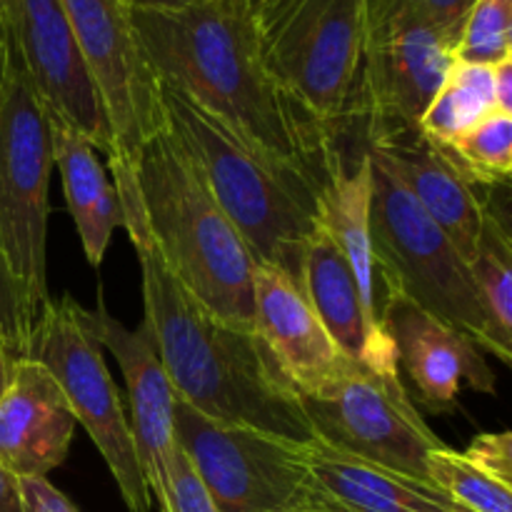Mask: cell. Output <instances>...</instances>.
Segmentation results:
<instances>
[{
  "label": "cell",
  "mask_w": 512,
  "mask_h": 512,
  "mask_svg": "<svg viewBox=\"0 0 512 512\" xmlns=\"http://www.w3.org/2000/svg\"><path fill=\"white\" fill-rule=\"evenodd\" d=\"M108 168L123 205V228L138 255L143 320L153 333L175 398L218 423L310 443L313 430L298 393L258 335L215 318L160 258L140 205L133 163L110 158Z\"/></svg>",
  "instance_id": "6da1fadb"
},
{
  "label": "cell",
  "mask_w": 512,
  "mask_h": 512,
  "mask_svg": "<svg viewBox=\"0 0 512 512\" xmlns=\"http://www.w3.org/2000/svg\"><path fill=\"white\" fill-rule=\"evenodd\" d=\"M150 68L275 158L325 188L343 160L338 135L310 118L260 58L250 0H200L178 10H130Z\"/></svg>",
  "instance_id": "7a4b0ae2"
},
{
  "label": "cell",
  "mask_w": 512,
  "mask_h": 512,
  "mask_svg": "<svg viewBox=\"0 0 512 512\" xmlns=\"http://www.w3.org/2000/svg\"><path fill=\"white\" fill-rule=\"evenodd\" d=\"M160 103L165 125L238 228L255 263L278 268L298 285L305 243L320 225L323 185L235 133L168 80H160Z\"/></svg>",
  "instance_id": "3957f363"
},
{
  "label": "cell",
  "mask_w": 512,
  "mask_h": 512,
  "mask_svg": "<svg viewBox=\"0 0 512 512\" xmlns=\"http://www.w3.org/2000/svg\"><path fill=\"white\" fill-rule=\"evenodd\" d=\"M150 235L175 278L205 310L253 330L255 260L173 130H155L133 158Z\"/></svg>",
  "instance_id": "277c9868"
},
{
  "label": "cell",
  "mask_w": 512,
  "mask_h": 512,
  "mask_svg": "<svg viewBox=\"0 0 512 512\" xmlns=\"http://www.w3.org/2000/svg\"><path fill=\"white\" fill-rule=\"evenodd\" d=\"M260 58L275 83L323 128L353 118L365 40V0H260Z\"/></svg>",
  "instance_id": "5b68a950"
},
{
  "label": "cell",
  "mask_w": 512,
  "mask_h": 512,
  "mask_svg": "<svg viewBox=\"0 0 512 512\" xmlns=\"http://www.w3.org/2000/svg\"><path fill=\"white\" fill-rule=\"evenodd\" d=\"M368 160L370 238L383 293L398 290L490 353L488 323L468 263L395 175L370 155Z\"/></svg>",
  "instance_id": "8992f818"
},
{
  "label": "cell",
  "mask_w": 512,
  "mask_h": 512,
  "mask_svg": "<svg viewBox=\"0 0 512 512\" xmlns=\"http://www.w3.org/2000/svg\"><path fill=\"white\" fill-rule=\"evenodd\" d=\"M53 140L18 48L0 83V245L23 293L30 330L48 295V188Z\"/></svg>",
  "instance_id": "52a82bcc"
},
{
  "label": "cell",
  "mask_w": 512,
  "mask_h": 512,
  "mask_svg": "<svg viewBox=\"0 0 512 512\" xmlns=\"http://www.w3.org/2000/svg\"><path fill=\"white\" fill-rule=\"evenodd\" d=\"M313 438L340 453L428 480V455L443 440L420 418L400 368L350 360L330 383L300 398Z\"/></svg>",
  "instance_id": "ba28073f"
},
{
  "label": "cell",
  "mask_w": 512,
  "mask_h": 512,
  "mask_svg": "<svg viewBox=\"0 0 512 512\" xmlns=\"http://www.w3.org/2000/svg\"><path fill=\"white\" fill-rule=\"evenodd\" d=\"M25 358L38 360L50 370L73 410L75 423L83 425L103 455L128 510L150 512L153 498L140 470L128 415L103 360V348L80 320V303L70 295L50 298L30 330Z\"/></svg>",
  "instance_id": "9c48e42d"
},
{
  "label": "cell",
  "mask_w": 512,
  "mask_h": 512,
  "mask_svg": "<svg viewBox=\"0 0 512 512\" xmlns=\"http://www.w3.org/2000/svg\"><path fill=\"white\" fill-rule=\"evenodd\" d=\"M453 38L418 0H365V40L353 120L375 130L418 128L453 68Z\"/></svg>",
  "instance_id": "30bf717a"
},
{
  "label": "cell",
  "mask_w": 512,
  "mask_h": 512,
  "mask_svg": "<svg viewBox=\"0 0 512 512\" xmlns=\"http://www.w3.org/2000/svg\"><path fill=\"white\" fill-rule=\"evenodd\" d=\"M175 440L218 512H283L308 490L305 443L218 423L178 398Z\"/></svg>",
  "instance_id": "8fae6325"
},
{
  "label": "cell",
  "mask_w": 512,
  "mask_h": 512,
  "mask_svg": "<svg viewBox=\"0 0 512 512\" xmlns=\"http://www.w3.org/2000/svg\"><path fill=\"white\" fill-rule=\"evenodd\" d=\"M103 98L113 130L110 158L130 160L165 125L160 78L150 68L123 0H60ZM108 158V160H110Z\"/></svg>",
  "instance_id": "7c38bea8"
},
{
  "label": "cell",
  "mask_w": 512,
  "mask_h": 512,
  "mask_svg": "<svg viewBox=\"0 0 512 512\" xmlns=\"http://www.w3.org/2000/svg\"><path fill=\"white\" fill-rule=\"evenodd\" d=\"M20 65L50 118L110 158L113 130L60 0H5Z\"/></svg>",
  "instance_id": "4fadbf2b"
},
{
  "label": "cell",
  "mask_w": 512,
  "mask_h": 512,
  "mask_svg": "<svg viewBox=\"0 0 512 512\" xmlns=\"http://www.w3.org/2000/svg\"><path fill=\"white\" fill-rule=\"evenodd\" d=\"M80 320L93 333L100 348L113 353L123 373L130 400L128 423L133 430L135 453L150 498L160 503L168 493V475L178 453V440H175V390L155 348L153 333L145 320L130 330L105 310L103 300L95 310L80 305Z\"/></svg>",
  "instance_id": "5bb4252c"
},
{
  "label": "cell",
  "mask_w": 512,
  "mask_h": 512,
  "mask_svg": "<svg viewBox=\"0 0 512 512\" xmlns=\"http://www.w3.org/2000/svg\"><path fill=\"white\" fill-rule=\"evenodd\" d=\"M383 325L393 338L398 368L408 373L420 403L433 413H453L463 383L478 393L498 390L478 345L398 290L383 293Z\"/></svg>",
  "instance_id": "9a60e30c"
},
{
  "label": "cell",
  "mask_w": 512,
  "mask_h": 512,
  "mask_svg": "<svg viewBox=\"0 0 512 512\" xmlns=\"http://www.w3.org/2000/svg\"><path fill=\"white\" fill-rule=\"evenodd\" d=\"M365 153L395 175L415 203L450 238L465 263L478 250L485 205L473 183L450 163L443 148L430 143L418 128L375 130L365 138Z\"/></svg>",
  "instance_id": "2e32d148"
},
{
  "label": "cell",
  "mask_w": 512,
  "mask_h": 512,
  "mask_svg": "<svg viewBox=\"0 0 512 512\" xmlns=\"http://www.w3.org/2000/svg\"><path fill=\"white\" fill-rule=\"evenodd\" d=\"M253 330L298 398L313 395L348 363L303 290L270 265L255 263Z\"/></svg>",
  "instance_id": "e0dca14e"
},
{
  "label": "cell",
  "mask_w": 512,
  "mask_h": 512,
  "mask_svg": "<svg viewBox=\"0 0 512 512\" xmlns=\"http://www.w3.org/2000/svg\"><path fill=\"white\" fill-rule=\"evenodd\" d=\"M78 423L50 370L13 360L0 393V465L15 478H48L65 463Z\"/></svg>",
  "instance_id": "ac0fdd59"
},
{
  "label": "cell",
  "mask_w": 512,
  "mask_h": 512,
  "mask_svg": "<svg viewBox=\"0 0 512 512\" xmlns=\"http://www.w3.org/2000/svg\"><path fill=\"white\" fill-rule=\"evenodd\" d=\"M298 285L345 358L375 368H398L393 338L373 323L348 260L323 225L305 243Z\"/></svg>",
  "instance_id": "d6986e66"
},
{
  "label": "cell",
  "mask_w": 512,
  "mask_h": 512,
  "mask_svg": "<svg viewBox=\"0 0 512 512\" xmlns=\"http://www.w3.org/2000/svg\"><path fill=\"white\" fill-rule=\"evenodd\" d=\"M310 488L348 512H463L428 480L340 453L313 438L303 445Z\"/></svg>",
  "instance_id": "ffe728a7"
},
{
  "label": "cell",
  "mask_w": 512,
  "mask_h": 512,
  "mask_svg": "<svg viewBox=\"0 0 512 512\" xmlns=\"http://www.w3.org/2000/svg\"><path fill=\"white\" fill-rule=\"evenodd\" d=\"M48 125L53 140V163L60 170L68 213L78 228L85 258L93 268H98L110 238L125 223L118 188L110 183L98 150L83 135L50 115Z\"/></svg>",
  "instance_id": "44dd1931"
},
{
  "label": "cell",
  "mask_w": 512,
  "mask_h": 512,
  "mask_svg": "<svg viewBox=\"0 0 512 512\" xmlns=\"http://www.w3.org/2000/svg\"><path fill=\"white\" fill-rule=\"evenodd\" d=\"M370 160L365 150L358 158L340 160L320 193V225L340 248L355 275L363 303L373 323L383 325V288L370 238Z\"/></svg>",
  "instance_id": "7402d4cb"
},
{
  "label": "cell",
  "mask_w": 512,
  "mask_h": 512,
  "mask_svg": "<svg viewBox=\"0 0 512 512\" xmlns=\"http://www.w3.org/2000/svg\"><path fill=\"white\" fill-rule=\"evenodd\" d=\"M483 305L490 353L505 365L512 358V238L505 218L485 208L478 250L468 263Z\"/></svg>",
  "instance_id": "603a6c76"
},
{
  "label": "cell",
  "mask_w": 512,
  "mask_h": 512,
  "mask_svg": "<svg viewBox=\"0 0 512 512\" xmlns=\"http://www.w3.org/2000/svg\"><path fill=\"white\" fill-rule=\"evenodd\" d=\"M493 110H498L493 68L455 60L425 108L418 130L438 148H448Z\"/></svg>",
  "instance_id": "cb8c5ba5"
},
{
  "label": "cell",
  "mask_w": 512,
  "mask_h": 512,
  "mask_svg": "<svg viewBox=\"0 0 512 512\" xmlns=\"http://www.w3.org/2000/svg\"><path fill=\"white\" fill-rule=\"evenodd\" d=\"M443 150L470 183L505 185L512 175V113L493 110Z\"/></svg>",
  "instance_id": "d4e9b609"
},
{
  "label": "cell",
  "mask_w": 512,
  "mask_h": 512,
  "mask_svg": "<svg viewBox=\"0 0 512 512\" xmlns=\"http://www.w3.org/2000/svg\"><path fill=\"white\" fill-rule=\"evenodd\" d=\"M428 483L470 512H512V488L480 473L448 445L428 455Z\"/></svg>",
  "instance_id": "484cf974"
},
{
  "label": "cell",
  "mask_w": 512,
  "mask_h": 512,
  "mask_svg": "<svg viewBox=\"0 0 512 512\" xmlns=\"http://www.w3.org/2000/svg\"><path fill=\"white\" fill-rule=\"evenodd\" d=\"M512 58V0H478L453 43V60L495 68Z\"/></svg>",
  "instance_id": "4316f807"
},
{
  "label": "cell",
  "mask_w": 512,
  "mask_h": 512,
  "mask_svg": "<svg viewBox=\"0 0 512 512\" xmlns=\"http://www.w3.org/2000/svg\"><path fill=\"white\" fill-rule=\"evenodd\" d=\"M30 338V318L25 310L23 293L13 278L5 250L0 245V343L10 353V358H25Z\"/></svg>",
  "instance_id": "83f0119b"
},
{
  "label": "cell",
  "mask_w": 512,
  "mask_h": 512,
  "mask_svg": "<svg viewBox=\"0 0 512 512\" xmlns=\"http://www.w3.org/2000/svg\"><path fill=\"white\" fill-rule=\"evenodd\" d=\"M160 512H218L215 503L210 500L208 490L198 480L195 470L185 460V455L175 453L173 465L168 475V493L158 503Z\"/></svg>",
  "instance_id": "f1b7e54d"
},
{
  "label": "cell",
  "mask_w": 512,
  "mask_h": 512,
  "mask_svg": "<svg viewBox=\"0 0 512 512\" xmlns=\"http://www.w3.org/2000/svg\"><path fill=\"white\" fill-rule=\"evenodd\" d=\"M465 460L490 475L498 483L512 488V433L500 430V433H480L475 435L473 443L465 448Z\"/></svg>",
  "instance_id": "f546056e"
},
{
  "label": "cell",
  "mask_w": 512,
  "mask_h": 512,
  "mask_svg": "<svg viewBox=\"0 0 512 512\" xmlns=\"http://www.w3.org/2000/svg\"><path fill=\"white\" fill-rule=\"evenodd\" d=\"M18 485L23 512H80L48 478H20Z\"/></svg>",
  "instance_id": "4dcf8cb0"
},
{
  "label": "cell",
  "mask_w": 512,
  "mask_h": 512,
  "mask_svg": "<svg viewBox=\"0 0 512 512\" xmlns=\"http://www.w3.org/2000/svg\"><path fill=\"white\" fill-rule=\"evenodd\" d=\"M475 3H478V0H418L420 8L428 13V18L433 20L435 25H440V28L453 38V43L460 25H463L465 15L470 13V8H473Z\"/></svg>",
  "instance_id": "1f68e13d"
},
{
  "label": "cell",
  "mask_w": 512,
  "mask_h": 512,
  "mask_svg": "<svg viewBox=\"0 0 512 512\" xmlns=\"http://www.w3.org/2000/svg\"><path fill=\"white\" fill-rule=\"evenodd\" d=\"M493 75H495V103H498V110L512 113V58L495 65Z\"/></svg>",
  "instance_id": "d6a6232c"
},
{
  "label": "cell",
  "mask_w": 512,
  "mask_h": 512,
  "mask_svg": "<svg viewBox=\"0 0 512 512\" xmlns=\"http://www.w3.org/2000/svg\"><path fill=\"white\" fill-rule=\"evenodd\" d=\"M283 512H348V510H343L340 505H335L333 500H328L325 495H320L318 490L310 488V483H308V490H305V493L300 495V498L295 500L290 508H285Z\"/></svg>",
  "instance_id": "836d02e7"
},
{
  "label": "cell",
  "mask_w": 512,
  "mask_h": 512,
  "mask_svg": "<svg viewBox=\"0 0 512 512\" xmlns=\"http://www.w3.org/2000/svg\"><path fill=\"white\" fill-rule=\"evenodd\" d=\"M0 512H23L18 478L8 473L3 465H0Z\"/></svg>",
  "instance_id": "e575fe53"
},
{
  "label": "cell",
  "mask_w": 512,
  "mask_h": 512,
  "mask_svg": "<svg viewBox=\"0 0 512 512\" xmlns=\"http://www.w3.org/2000/svg\"><path fill=\"white\" fill-rule=\"evenodd\" d=\"M13 55H15V38H13V28H10L8 8H5V0H3V5H0V83H3L5 70H8Z\"/></svg>",
  "instance_id": "d590c367"
},
{
  "label": "cell",
  "mask_w": 512,
  "mask_h": 512,
  "mask_svg": "<svg viewBox=\"0 0 512 512\" xmlns=\"http://www.w3.org/2000/svg\"><path fill=\"white\" fill-rule=\"evenodd\" d=\"M130 10H178L185 5H195L200 0H123Z\"/></svg>",
  "instance_id": "8d00e7d4"
},
{
  "label": "cell",
  "mask_w": 512,
  "mask_h": 512,
  "mask_svg": "<svg viewBox=\"0 0 512 512\" xmlns=\"http://www.w3.org/2000/svg\"><path fill=\"white\" fill-rule=\"evenodd\" d=\"M10 370H13V358H10V353L5 350V345L0 343V393H3L5 385H8Z\"/></svg>",
  "instance_id": "74e56055"
},
{
  "label": "cell",
  "mask_w": 512,
  "mask_h": 512,
  "mask_svg": "<svg viewBox=\"0 0 512 512\" xmlns=\"http://www.w3.org/2000/svg\"><path fill=\"white\" fill-rule=\"evenodd\" d=\"M258 3H260V0H250V8H255Z\"/></svg>",
  "instance_id": "f35d334b"
},
{
  "label": "cell",
  "mask_w": 512,
  "mask_h": 512,
  "mask_svg": "<svg viewBox=\"0 0 512 512\" xmlns=\"http://www.w3.org/2000/svg\"><path fill=\"white\" fill-rule=\"evenodd\" d=\"M0 5H3V0H0Z\"/></svg>",
  "instance_id": "ab89813d"
},
{
  "label": "cell",
  "mask_w": 512,
  "mask_h": 512,
  "mask_svg": "<svg viewBox=\"0 0 512 512\" xmlns=\"http://www.w3.org/2000/svg\"><path fill=\"white\" fill-rule=\"evenodd\" d=\"M463 512H470V510H463Z\"/></svg>",
  "instance_id": "60d3db41"
}]
</instances>
